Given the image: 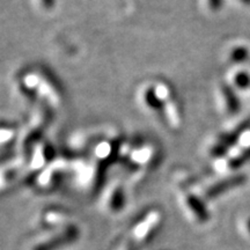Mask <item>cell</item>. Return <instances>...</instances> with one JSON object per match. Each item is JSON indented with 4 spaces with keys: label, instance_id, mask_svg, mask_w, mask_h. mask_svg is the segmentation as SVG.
Masks as SVG:
<instances>
[{
    "label": "cell",
    "instance_id": "3957f363",
    "mask_svg": "<svg viewBox=\"0 0 250 250\" xmlns=\"http://www.w3.org/2000/svg\"><path fill=\"white\" fill-rule=\"evenodd\" d=\"M158 223H159V214L156 213L149 214L145 220L142 221V223L136 227V229H134L133 232L134 239H136L138 242L145 241V240L151 235V233L156 227Z\"/></svg>",
    "mask_w": 250,
    "mask_h": 250
},
{
    "label": "cell",
    "instance_id": "7c38bea8",
    "mask_svg": "<svg viewBox=\"0 0 250 250\" xmlns=\"http://www.w3.org/2000/svg\"><path fill=\"white\" fill-rule=\"evenodd\" d=\"M242 2H245V4H247V5H250V0H241Z\"/></svg>",
    "mask_w": 250,
    "mask_h": 250
},
{
    "label": "cell",
    "instance_id": "277c9868",
    "mask_svg": "<svg viewBox=\"0 0 250 250\" xmlns=\"http://www.w3.org/2000/svg\"><path fill=\"white\" fill-rule=\"evenodd\" d=\"M187 206L197 220L198 221L208 220V211H206L204 204H203V203L199 201L196 196H192V195L187 196Z\"/></svg>",
    "mask_w": 250,
    "mask_h": 250
},
{
    "label": "cell",
    "instance_id": "52a82bcc",
    "mask_svg": "<svg viewBox=\"0 0 250 250\" xmlns=\"http://www.w3.org/2000/svg\"><path fill=\"white\" fill-rule=\"evenodd\" d=\"M249 160H250V146L246 149V151H243L241 154L237 155L236 158H234L233 160L230 161L229 166H230V168H232V167L233 168H239V167H241L243 164H246V162L249 161Z\"/></svg>",
    "mask_w": 250,
    "mask_h": 250
},
{
    "label": "cell",
    "instance_id": "ba28073f",
    "mask_svg": "<svg viewBox=\"0 0 250 250\" xmlns=\"http://www.w3.org/2000/svg\"><path fill=\"white\" fill-rule=\"evenodd\" d=\"M235 83L240 88H247L250 85V77L246 72H240L235 77Z\"/></svg>",
    "mask_w": 250,
    "mask_h": 250
},
{
    "label": "cell",
    "instance_id": "7a4b0ae2",
    "mask_svg": "<svg viewBox=\"0 0 250 250\" xmlns=\"http://www.w3.org/2000/svg\"><path fill=\"white\" fill-rule=\"evenodd\" d=\"M246 181H247V177H246V175H243V174L235 175V176H230V177H228V179L221 180V181H219V182L214 183L213 186H211L210 188H208V189L206 190L205 196L210 199L217 198V197L220 196L221 193L227 192V191H229V190L235 189V188L242 186Z\"/></svg>",
    "mask_w": 250,
    "mask_h": 250
},
{
    "label": "cell",
    "instance_id": "9c48e42d",
    "mask_svg": "<svg viewBox=\"0 0 250 250\" xmlns=\"http://www.w3.org/2000/svg\"><path fill=\"white\" fill-rule=\"evenodd\" d=\"M248 57V50L246 48H236L232 52V59L234 62H243Z\"/></svg>",
    "mask_w": 250,
    "mask_h": 250
},
{
    "label": "cell",
    "instance_id": "8fae6325",
    "mask_svg": "<svg viewBox=\"0 0 250 250\" xmlns=\"http://www.w3.org/2000/svg\"><path fill=\"white\" fill-rule=\"evenodd\" d=\"M41 1H42L43 6L46 8H51L55 4V0H41Z\"/></svg>",
    "mask_w": 250,
    "mask_h": 250
},
{
    "label": "cell",
    "instance_id": "8992f818",
    "mask_svg": "<svg viewBox=\"0 0 250 250\" xmlns=\"http://www.w3.org/2000/svg\"><path fill=\"white\" fill-rule=\"evenodd\" d=\"M124 204V197H123V192H122L121 189H116L114 190L112 195L110 197V201H109V208L111 210L117 211L120 208H123Z\"/></svg>",
    "mask_w": 250,
    "mask_h": 250
},
{
    "label": "cell",
    "instance_id": "5b68a950",
    "mask_svg": "<svg viewBox=\"0 0 250 250\" xmlns=\"http://www.w3.org/2000/svg\"><path fill=\"white\" fill-rule=\"evenodd\" d=\"M221 93H223L225 102H226V108L229 114H236L240 109V102L232 88H229L228 86H224L221 88Z\"/></svg>",
    "mask_w": 250,
    "mask_h": 250
},
{
    "label": "cell",
    "instance_id": "30bf717a",
    "mask_svg": "<svg viewBox=\"0 0 250 250\" xmlns=\"http://www.w3.org/2000/svg\"><path fill=\"white\" fill-rule=\"evenodd\" d=\"M208 5H210L212 11H217L220 8L221 0H208Z\"/></svg>",
    "mask_w": 250,
    "mask_h": 250
},
{
    "label": "cell",
    "instance_id": "4fadbf2b",
    "mask_svg": "<svg viewBox=\"0 0 250 250\" xmlns=\"http://www.w3.org/2000/svg\"><path fill=\"white\" fill-rule=\"evenodd\" d=\"M247 228H248V230L250 233V220H248V223H247Z\"/></svg>",
    "mask_w": 250,
    "mask_h": 250
},
{
    "label": "cell",
    "instance_id": "6da1fadb",
    "mask_svg": "<svg viewBox=\"0 0 250 250\" xmlns=\"http://www.w3.org/2000/svg\"><path fill=\"white\" fill-rule=\"evenodd\" d=\"M78 236L77 227L70 226L66 229L62 230L61 234L50 237L45 242L39 243L34 247V250H55L61 248L62 246H66L68 243L73 242Z\"/></svg>",
    "mask_w": 250,
    "mask_h": 250
}]
</instances>
